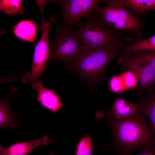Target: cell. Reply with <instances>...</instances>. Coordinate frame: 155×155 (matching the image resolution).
Returning <instances> with one entry per match:
<instances>
[{
	"instance_id": "cell-8",
	"label": "cell",
	"mask_w": 155,
	"mask_h": 155,
	"mask_svg": "<svg viewBox=\"0 0 155 155\" xmlns=\"http://www.w3.org/2000/svg\"><path fill=\"white\" fill-rule=\"evenodd\" d=\"M124 68L133 73L139 83V91L142 92L155 83V69L145 64L135 55L124 62Z\"/></svg>"
},
{
	"instance_id": "cell-19",
	"label": "cell",
	"mask_w": 155,
	"mask_h": 155,
	"mask_svg": "<svg viewBox=\"0 0 155 155\" xmlns=\"http://www.w3.org/2000/svg\"><path fill=\"white\" fill-rule=\"evenodd\" d=\"M92 139L88 135H86L78 144L75 155H92L93 146Z\"/></svg>"
},
{
	"instance_id": "cell-5",
	"label": "cell",
	"mask_w": 155,
	"mask_h": 155,
	"mask_svg": "<svg viewBox=\"0 0 155 155\" xmlns=\"http://www.w3.org/2000/svg\"><path fill=\"white\" fill-rule=\"evenodd\" d=\"M105 3L106 4V6L97 5L94 10L110 27L117 31H131L136 38H141L146 21L129 11L119 0H106Z\"/></svg>"
},
{
	"instance_id": "cell-15",
	"label": "cell",
	"mask_w": 155,
	"mask_h": 155,
	"mask_svg": "<svg viewBox=\"0 0 155 155\" xmlns=\"http://www.w3.org/2000/svg\"><path fill=\"white\" fill-rule=\"evenodd\" d=\"M36 23L29 20H22L14 26L13 32L18 38L35 44Z\"/></svg>"
},
{
	"instance_id": "cell-9",
	"label": "cell",
	"mask_w": 155,
	"mask_h": 155,
	"mask_svg": "<svg viewBox=\"0 0 155 155\" xmlns=\"http://www.w3.org/2000/svg\"><path fill=\"white\" fill-rule=\"evenodd\" d=\"M52 144V140L44 136L37 140L17 142L6 148L3 147L0 144V155H27L38 147Z\"/></svg>"
},
{
	"instance_id": "cell-10",
	"label": "cell",
	"mask_w": 155,
	"mask_h": 155,
	"mask_svg": "<svg viewBox=\"0 0 155 155\" xmlns=\"http://www.w3.org/2000/svg\"><path fill=\"white\" fill-rule=\"evenodd\" d=\"M35 91L38 93L37 101L44 108L55 113L63 106L59 95L54 91L44 87L43 82H40Z\"/></svg>"
},
{
	"instance_id": "cell-4",
	"label": "cell",
	"mask_w": 155,
	"mask_h": 155,
	"mask_svg": "<svg viewBox=\"0 0 155 155\" xmlns=\"http://www.w3.org/2000/svg\"><path fill=\"white\" fill-rule=\"evenodd\" d=\"M50 19L55 24L56 28L54 38L50 43L48 63L59 61L67 68L81 54L83 44L74 35L73 31L62 26L56 16L53 15Z\"/></svg>"
},
{
	"instance_id": "cell-6",
	"label": "cell",
	"mask_w": 155,
	"mask_h": 155,
	"mask_svg": "<svg viewBox=\"0 0 155 155\" xmlns=\"http://www.w3.org/2000/svg\"><path fill=\"white\" fill-rule=\"evenodd\" d=\"M41 14L42 22L38 28L42 32V34L35 47L31 71L23 75L22 79L23 83H30L34 90L40 82L39 78L45 70L50 56L49 33L52 22L45 20L44 12H41Z\"/></svg>"
},
{
	"instance_id": "cell-14",
	"label": "cell",
	"mask_w": 155,
	"mask_h": 155,
	"mask_svg": "<svg viewBox=\"0 0 155 155\" xmlns=\"http://www.w3.org/2000/svg\"><path fill=\"white\" fill-rule=\"evenodd\" d=\"M138 82L135 74L128 71L121 75L112 77L109 82V89L114 92H120L134 88Z\"/></svg>"
},
{
	"instance_id": "cell-22",
	"label": "cell",
	"mask_w": 155,
	"mask_h": 155,
	"mask_svg": "<svg viewBox=\"0 0 155 155\" xmlns=\"http://www.w3.org/2000/svg\"><path fill=\"white\" fill-rule=\"evenodd\" d=\"M48 155H56V154H53V153H50Z\"/></svg>"
},
{
	"instance_id": "cell-2",
	"label": "cell",
	"mask_w": 155,
	"mask_h": 155,
	"mask_svg": "<svg viewBox=\"0 0 155 155\" xmlns=\"http://www.w3.org/2000/svg\"><path fill=\"white\" fill-rule=\"evenodd\" d=\"M85 18L73 31L74 35L83 44L81 53L101 48L115 38L122 39L129 44L134 42L131 37L124 35L110 27L94 9Z\"/></svg>"
},
{
	"instance_id": "cell-17",
	"label": "cell",
	"mask_w": 155,
	"mask_h": 155,
	"mask_svg": "<svg viewBox=\"0 0 155 155\" xmlns=\"http://www.w3.org/2000/svg\"><path fill=\"white\" fill-rule=\"evenodd\" d=\"M140 104V109L149 117L150 121V130L155 141V97H149L142 103Z\"/></svg>"
},
{
	"instance_id": "cell-12",
	"label": "cell",
	"mask_w": 155,
	"mask_h": 155,
	"mask_svg": "<svg viewBox=\"0 0 155 155\" xmlns=\"http://www.w3.org/2000/svg\"><path fill=\"white\" fill-rule=\"evenodd\" d=\"M136 38L132 44L124 47L119 59L120 63H123L134 53L146 51H155V35L146 39Z\"/></svg>"
},
{
	"instance_id": "cell-18",
	"label": "cell",
	"mask_w": 155,
	"mask_h": 155,
	"mask_svg": "<svg viewBox=\"0 0 155 155\" xmlns=\"http://www.w3.org/2000/svg\"><path fill=\"white\" fill-rule=\"evenodd\" d=\"M22 0H1L0 10L3 13L12 17L16 14H23V7Z\"/></svg>"
},
{
	"instance_id": "cell-13",
	"label": "cell",
	"mask_w": 155,
	"mask_h": 155,
	"mask_svg": "<svg viewBox=\"0 0 155 155\" xmlns=\"http://www.w3.org/2000/svg\"><path fill=\"white\" fill-rule=\"evenodd\" d=\"M139 109V103L134 104L118 98L114 102L110 114L115 120H121L134 116Z\"/></svg>"
},
{
	"instance_id": "cell-7",
	"label": "cell",
	"mask_w": 155,
	"mask_h": 155,
	"mask_svg": "<svg viewBox=\"0 0 155 155\" xmlns=\"http://www.w3.org/2000/svg\"><path fill=\"white\" fill-rule=\"evenodd\" d=\"M106 0H55L51 1L58 4L61 8L63 18L61 24L64 28L73 30V28L79 26L85 17L97 5Z\"/></svg>"
},
{
	"instance_id": "cell-21",
	"label": "cell",
	"mask_w": 155,
	"mask_h": 155,
	"mask_svg": "<svg viewBox=\"0 0 155 155\" xmlns=\"http://www.w3.org/2000/svg\"><path fill=\"white\" fill-rule=\"evenodd\" d=\"M137 155H155V144H152L146 147L144 151Z\"/></svg>"
},
{
	"instance_id": "cell-20",
	"label": "cell",
	"mask_w": 155,
	"mask_h": 155,
	"mask_svg": "<svg viewBox=\"0 0 155 155\" xmlns=\"http://www.w3.org/2000/svg\"><path fill=\"white\" fill-rule=\"evenodd\" d=\"M145 64L155 69V51L140 52L135 55Z\"/></svg>"
},
{
	"instance_id": "cell-11",
	"label": "cell",
	"mask_w": 155,
	"mask_h": 155,
	"mask_svg": "<svg viewBox=\"0 0 155 155\" xmlns=\"http://www.w3.org/2000/svg\"><path fill=\"white\" fill-rule=\"evenodd\" d=\"M17 89L12 88L9 94L2 97L0 100V128L17 129L20 124L18 122L16 115L10 109L8 102L11 97L16 92Z\"/></svg>"
},
{
	"instance_id": "cell-16",
	"label": "cell",
	"mask_w": 155,
	"mask_h": 155,
	"mask_svg": "<svg viewBox=\"0 0 155 155\" xmlns=\"http://www.w3.org/2000/svg\"><path fill=\"white\" fill-rule=\"evenodd\" d=\"M121 3L133 10L137 14L155 10V0H119Z\"/></svg>"
},
{
	"instance_id": "cell-1",
	"label": "cell",
	"mask_w": 155,
	"mask_h": 155,
	"mask_svg": "<svg viewBox=\"0 0 155 155\" xmlns=\"http://www.w3.org/2000/svg\"><path fill=\"white\" fill-rule=\"evenodd\" d=\"M124 48L118 39H114L101 48L81 53L67 68L76 72L86 82L95 83L102 78L106 67L115 57L122 54Z\"/></svg>"
},
{
	"instance_id": "cell-3",
	"label": "cell",
	"mask_w": 155,
	"mask_h": 155,
	"mask_svg": "<svg viewBox=\"0 0 155 155\" xmlns=\"http://www.w3.org/2000/svg\"><path fill=\"white\" fill-rule=\"evenodd\" d=\"M113 129L120 155H128L133 151L152 144L151 130L146 124L134 116L121 120H116Z\"/></svg>"
}]
</instances>
